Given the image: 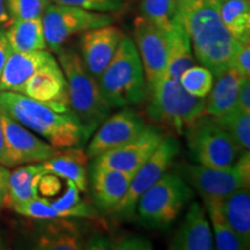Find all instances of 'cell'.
I'll use <instances>...</instances> for the list:
<instances>
[{
	"label": "cell",
	"instance_id": "obj_1",
	"mask_svg": "<svg viewBox=\"0 0 250 250\" xmlns=\"http://www.w3.org/2000/svg\"><path fill=\"white\" fill-rule=\"evenodd\" d=\"M177 6L196 61L219 77L241 46L221 21L219 0H177Z\"/></svg>",
	"mask_w": 250,
	"mask_h": 250
},
{
	"label": "cell",
	"instance_id": "obj_2",
	"mask_svg": "<svg viewBox=\"0 0 250 250\" xmlns=\"http://www.w3.org/2000/svg\"><path fill=\"white\" fill-rule=\"evenodd\" d=\"M0 111L33 131L56 149L83 147L88 142L73 115L55 111L21 93L0 90Z\"/></svg>",
	"mask_w": 250,
	"mask_h": 250
},
{
	"label": "cell",
	"instance_id": "obj_3",
	"mask_svg": "<svg viewBox=\"0 0 250 250\" xmlns=\"http://www.w3.org/2000/svg\"><path fill=\"white\" fill-rule=\"evenodd\" d=\"M56 54L67 81L71 112L89 139L94 131L110 115L111 108L102 96L98 80L83 65L77 50L64 45Z\"/></svg>",
	"mask_w": 250,
	"mask_h": 250
},
{
	"label": "cell",
	"instance_id": "obj_4",
	"mask_svg": "<svg viewBox=\"0 0 250 250\" xmlns=\"http://www.w3.org/2000/svg\"><path fill=\"white\" fill-rule=\"evenodd\" d=\"M98 83L102 96L111 109L132 107L145 99L146 80L143 65L130 36H123Z\"/></svg>",
	"mask_w": 250,
	"mask_h": 250
},
{
	"label": "cell",
	"instance_id": "obj_5",
	"mask_svg": "<svg viewBox=\"0 0 250 250\" xmlns=\"http://www.w3.org/2000/svg\"><path fill=\"white\" fill-rule=\"evenodd\" d=\"M147 95L146 111L149 120L179 136L204 115L205 99L189 94L179 80L166 74Z\"/></svg>",
	"mask_w": 250,
	"mask_h": 250
},
{
	"label": "cell",
	"instance_id": "obj_6",
	"mask_svg": "<svg viewBox=\"0 0 250 250\" xmlns=\"http://www.w3.org/2000/svg\"><path fill=\"white\" fill-rule=\"evenodd\" d=\"M192 188L177 173H165L136 206L139 224L151 229H167L193 198Z\"/></svg>",
	"mask_w": 250,
	"mask_h": 250
},
{
	"label": "cell",
	"instance_id": "obj_7",
	"mask_svg": "<svg viewBox=\"0 0 250 250\" xmlns=\"http://www.w3.org/2000/svg\"><path fill=\"white\" fill-rule=\"evenodd\" d=\"M184 134L190 158L204 167L230 168L242 153L227 131L208 115L193 122Z\"/></svg>",
	"mask_w": 250,
	"mask_h": 250
},
{
	"label": "cell",
	"instance_id": "obj_8",
	"mask_svg": "<svg viewBox=\"0 0 250 250\" xmlns=\"http://www.w3.org/2000/svg\"><path fill=\"white\" fill-rule=\"evenodd\" d=\"M179 175L187 181L190 187L196 189L206 199H223L241 188H249L250 181V154L242 152L230 168L204 167L202 165L184 164L179 166Z\"/></svg>",
	"mask_w": 250,
	"mask_h": 250
},
{
	"label": "cell",
	"instance_id": "obj_9",
	"mask_svg": "<svg viewBox=\"0 0 250 250\" xmlns=\"http://www.w3.org/2000/svg\"><path fill=\"white\" fill-rule=\"evenodd\" d=\"M43 29L46 45L57 52L71 37L87 30L115 22L111 13H102L83 9L76 6L59 5L52 2L42 15Z\"/></svg>",
	"mask_w": 250,
	"mask_h": 250
},
{
	"label": "cell",
	"instance_id": "obj_10",
	"mask_svg": "<svg viewBox=\"0 0 250 250\" xmlns=\"http://www.w3.org/2000/svg\"><path fill=\"white\" fill-rule=\"evenodd\" d=\"M180 153V143L175 137L164 136L160 144L148 160L136 171L129 189L122 201L110 211L116 219H130L136 214L139 198L158 181L174 164Z\"/></svg>",
	"mask_w": 250,
	"mask_h": 250
},
{
	"label": "cell",
	"instance_id": "obj_11",
	"mask_svg": "<svg viewBox=\"0 0 250 250\" xmlns=\"http://www.w3.org/2000/svg\"><path fill=\"white\" fill-rule=\"evenodd\" d=\"M133 42L143 65L147 93L161 80L167 68V34L159 29L143 15H139L133 21Z\"/></svg>",
	"mask_w": 250,
	"mask_h": 250
},
{
	"label": "cell",
	"instance_id": "obj_12",
	"mask_svg": "<svg viewBox=\"0 0 250 250\" xmlns=\"http://www.w3.org/2000/svg\"><path fill=\"white\" fill-rule=\"evenodd\" d=\"M0 122L4 131L7 167L40 164L52 158L58 152L48 142L1 111Z\"/></svg>",
	"mask_w": 250,
	"mask_h": 250
},
{
	"label": "cell",
	"instance_id": "obj_13",
	"mask_svg": "<svg viewBox=\"0 0 250 250\" xmlns=\"http://www.w3.org/2000/svg\"><path fill=\"white\" fill-rule=\"evenodd\" d=\"M147 126L143 117L130 107L108 116L87 142L89 160L136 139Z\"/></svg>",
	"mask_w": 250,
	"mask_h": 250
},
{
	"label": "cell",
	"instance_id": "obj_14",
	"mask_svg": "<svg viewBox=\"0 0 250 250\" xmlns=\"http://www.w3.org/2000/svg\"><path fill=\"white\" fill-rule=\"evenodd\" d=\"M164 136V132L158 127L147 126L136 139L92 159L89 166L134 175L148 160Z\"/></svg>",
	"mask_w": 250,
	"mask_h": 250
},
{
	"label": "cell",
	"instance_id": "obj_15",
	"mask_svg": "<svg viewBox=\"0 0 250 250\" xmlns=\"http://www.w3.org/2000/svg\"><path fill=\"white\" fill-rule=\"evenodd\" d=\"M21 94L48 105L57 112L72 114L66 78L56 58L37 70L27 80Z\"/></svg>",
	"mask_w": 250,
	"mask_h": 250
},
{
	"label": "cell",
	"instance_id": "obj_16",
	"mask_svg": "<svg viewBox=\"0 0 250 250\" xmlns=\"http://www.w3.org/2000/svg\"><path fill=\"white\" fill-rule=\"evenodd\" d=\"M124 34L114 24H108L81 34L79 55L87 70L99 80L111 62Z\"/></svg>",
	"mask_w": 250,
	"mask_h": 250
},
{
	"label": "cell",
	"instance_id": "obj_17",
	"mask_svg": "<svg viewBox=\"0 0 250 250\" xmlns=\"http://www.w3.org/2000/svg\"><path fill=\"white\" fill-rule=\"evenodd\" d=\"M170 250H212L213 234L206 211L198 202L188 208L180 227L171 237Z\"/></svg>",
	"mask_w": 250,
	"mask_h": 250
},
{
	"label": "cell",
	"instance_id": "obj_18",
	"mask_svg": "<svg viewBox=\"0 0 250 250\" xmlns=\"http://www.w3.org/2000/svg\"><path fill=\"white\" fill-rule=\"evenodd\" d=\"M88 175L94 204L99 211L104 213H110L122 201L133 177V174L92 166L88 167Z\"/></svg>",
	"mask_w": 250,
	"mask_h": 250
},
{
	"label": "cell",
	"instance_id": "obj_19",
	"mask_svg": "<svg viewBox=\"0 0 250 250\" xmlns=\"http://www.w3.org/2000/svg\"><path fill=\"white\" fill-rule=\"evenodd\" d=\"M54 58L46 50L29 52L12 51L0 77V90L21 93L27 80Z\"/></svg>",
	"mask_w": 250,
	"mask_h": 250
},
{
	"label": "cell",
	"instance_id": "obj_20",
	"mask_svg": "<svg viewBox=\"0 0 250 250\" xmlns=\"http://www.w3.org/2000/svg\"><path fill=\"white\" fill-rule=\"evenodd\" d=\"M88 155L81 147H71L58 149L56 155L42 162L46 174H54L62 179L72 181L79 191L87 192L88 177H87V164Z\"/></svg>",
	"mask_w": 250,
	"mask_h": 250
},
{
	"label": "cell",
	"instance_id": "obj_21",
	"mask_svg": "<svg viewBox=\"0 0 250 250\" xmlns=\"http://www.w3.org/2000/svg\"><path fill=\"white\" fill-rule=\"evenodd\" d=\"M215 79L214 86L205 99L204 108V115L212 117L221 116L236 107L240 87L248 78H243L234 68L228 67Z\"/></svg>",
	"mask_w": 250,
	"mask_h": 250
},
{
	"label": "cell",
	"instance_id": "obj_22",
	"mask_svg": "<svg viewBox=\"0 0 250 250\" xmlns=\"http://www.w3.org/2000/svg\"><path fill=\"white\" fill-rule=\"evenodd\" d=\"M218 201V199H217ZM221 214L247 246L250 245L249 188H241L218 201Z\"/></svg>",
	"mask_w": 250,
	"mask_h": 250
},
{
	"label": "cell",
	"instance_id": "obj_23",
	"mask_svg": "<svg viewBox=\"0 0 250 250\" xmlns=\"http://www.w3.org/2000/svg\"><path fill=\"white\" fill-rule=\"evenodd\" d=\"M46 171L42 162L21 165L9 173L6 206L23 203L39 197V183Z\"/></svg>",
	"mask_w": 250,
	"mask_h": 250
},
{
	"label": "cell",
	"instance_id": "obj_24",
	"mask_svg": "<svg viewBox=\"0 0 250 250\" xmlns=\"http://www.w3.org/2000/svg\"><path fill=\"white\" fill-rule=\"evenodd\" d=\"M9 22L6 36L12 51L29 52L48 49L42 19L13 20Z\"/></svg>",
	"mask_w": 250,
	"mask_h": 250
},
{
	"label": "cell",
	"instance_id": "obj_25",
	"mask_svg": "<svg viewBox=\"0 0 250 250\" xmlns=\"http://www.w3.org/2000/svg\"><path fill=\"white\" fill-rule=\"evenodd\" d=\"M167 39L168 62L165 74L173 79L179 80L182 72L193 66L196 62L191 42H190L182 21L170 33L167 34Z\"/></svg>",
	"mask_w": 250,
	"mask_h": 250
},
{
	"label": "cell",
	"instance_id": "obj_26",
	"mask_svg": "<svg viewBox=\"0 0 250 250\" xmlns=\"http://www.w3.org/2000/svg\"><path fill=\"white\" fill-rule=\"evenodd\" d=\"M219 14L229 34L241 44L250 43L249 0L219 1Z\"/></svg>",
	"mask_w": 250,
	"mask_h": 250
},
{
	"label": "cell",
	"instance_id": "obj_27",
	"mask_svg": "<svg viewBox=\"0 0 250 250\" xmlns=\"http://www.w3.org/2000/svg\"><path fill=\"white\" fill-rule=\"evenodd\" d=\"M45 233L41 234L37 239L36 249L42 250H78L83 249L85 242L76 225L61 221L48 226Z\"/></svg>",
	"mask_w": 250,
	"mask_h": 250
},
{
	"label": "cell",
	"instance_id": "obj_28",
	"mask_svg": "<svg viewBox=\"0 0 250 250\" xmlns=\"http://www.w3.org/2000/svg\"><path fill=\"white\" fill-rule=\"evenodd\" d=\"M206 212L210 219L211 228L213 229V237L215 240V248L218 250H245L249 249L242 241L241 237L234 232L227 221L221 214L217 199H206L204 201Z\"/></svg>",
	"mask_w": 250,
	"mask_h": 250
},
{
	"label": "cell",
	"instance_id": "obj_29",
	"mask_svg": "<svg viewBox=\"0 0 250 250\" xmlns=\"http://www.w3.org/2000/svg\"><path fill=\"white\" fill-rule=\"evenodd\" d=\"M140 12L165 34L170 33L181 23L177 0H142Z\"/></svg>",
	"mask_w": 250,
	"mask_h": 250
},
{
	"label": "cell",
	"instance_id": "obj_30",
	"mask_svg": "<svg viewBox=\"0 0 250 250\" xmlns=\"http://www.w3.org/2000/svg\"><path fill=\"white\" fill-rule=\"evenodd\" d=\"M215 122L227 131L242 152L250 148V114L236 107L221 116L213 117Z\"/></svg>",
	"mask_w": 250,
	"mask_h": 250
},
{
	"label": "cell",
	"instance_id": "obj_31",
	"mask_svg": "<svg viewBox=\"0 0 250 250\" xmlns=\"http://www.w3.org/2000/svg\"><path fill=\"white\" fill-rule=\"evenodd\" d=\"M66 181V191L56 201L49 202L50 205L61 214L62 219L95 217V210L80 198L79 189H78L76 184L72 181Z\"/></svg>",
	"mask_w": 250,
	"mask_h": 250
},
{
	"label": "cell",
	"instance_id": "obj_32",
	"mask_svg": "<svg viewBox=\"0 0 250 250\" xmlns=\"http://www.w3.org/2000/svg\"><path fill=\"white\" fill-rule=\"evenodd\" d=\"M214 77L208 67L203 65H193L182 72L179 78L181 86L197 98L205 99L211 92Z\"/></svg>",
	"mask_w": 250,
	"mask_h": 250
},
{
	"label": "cell",
	"instance_id": "obj_33",
	"mask_svg": "<svg viewBox=\"0 0 250 250\" xmlns=\"http://www.w3.org/2000/svg\"><path fill=\"white\" fill-rule=\"evenodd\" d=\"M51 4L52 0H6V8L11 21L27 20L42 18Z\"/></svg>",
	"mask_w": 250,
	"mask_h": 250
},
{
	"label": "cell",
	"instance_id": "obj_34",
	"mask_svg": "<svg viewBox=\"0 0 250 250\" xmlns=\"http://www.w3.org/2000/svg\"><path fill=\"white\" fill-rule=\"evenodd\" d=\"M9 208H13L18 214L23 215V217L27 218L37 219V220H56V219H62L61 214L50 205L48 199L42 198L40 196L23 203H15V204H12Z\"/></svg>",
	"mask_w": 250,
	"mask_h": 250
},
{
	"label": "cell",
	"instance_id": "obj_35",
	"mask_svg": "<svg viewBox=\"0 0 250 250\" xmlns=\"http://www.w3.org/2000/svg\"><path fill=\"white\" fill-rule=\"evenodd\" d=\"M130 0H52L59 5L76 6L83 9L102 13H116L126 7Z\"/></svg>",
	"mask_w": 250,
	"mask_h": 250
},
{
	"label": "cell",
	"instance_id": "obj_36",
	"mask_svg": "<svg viewBox=\"0 0 250 250\" xmlns=\"http://www.w3.org/2000/svg\"><path fill=\"white\" fill-rule=\"evenodd\" d=\"M111 249L117 250H151L153 249L152 242L148 239L140 235H123L118 237L116 241H112Z\"/></svg>",
	"mask_w": 250,
	"mask_h": 250
},
{
	"label": "cell",
	"instance_id": "obj_37",
	"mask_svg": "<svg viewBox=\"0 0 250 250\" xmlns=\"http://www.w3.org/2000/svg\"><path fill=\"white\" fill-rule=\"evenodd\" d=\"M230 67L241 74L243 78L250 77V43L241 44L236 55L234 56Z\"/></svg>",
	"mask_w": 250,
	"mask_h": 250
},
{
	"label": "cell",
	"instance_id": "obj_38",
	"mask_svg": "<svg viewBox=\"0 0 250 250\" xmlns=\"http://www.w3.org/2000/svg\"><path fill=\"white\" fill-rule=\"evenodd\" d=\"M61 189V182L58 181V176L54 174L43 175L39 183V190L45 195L52 196Z\"/></svg>",
	"mask_w": 250,
	"mask_h": 250
},
{
	"label": "cell",
	"instance_id": "obj_39",
	"mask_svg": "<svg viewBox=\"0 0 250 250\" xmlns=\"http://www.w3.org/2000/svg\"><path fill=\"white\" fill-rule=\"evenodd\" d=\"M236 108L247 114H250V80L245 79L242 81L241 87L239 90V96H237Z\"/></svg>",
	"mask_w": 250,
	"mask_h": 250
},
{
	"label": "cell",
	"instance_id": "obj_40",
	"mask_svg": "<svg viewBox=\"0 0 250 250\" xmlns=\"http://www.w3.org/2000/svg\"><path fill=\"white\" fill-rule=\"evenodd\" d=\"M11 170L5 165L0 164V208L6 206L8 195V179Z\"/></svg>",
	"mask_w": 250,
	"mask_h": 250
},
{
	"label": "cell",
	"instance_id": "obj_41",
	"mask_svg": "<svg viewBox=\"0 0 250 250\" xmlns=\"http://www.w3.org/2000/svg\"><path fill=\"white\" fill-rule=\"evenodd\" d=\"M11 52L12 49L9 46L7 36H6V30L0 27V77H1L2 70H4V66Z\"/></svg>",
	"mask_w": 250,
	"mask_h": 250
},
{
	"label": "cell",
	"instance_id": "obj_42",
	"mask_svg": "<svg viewBox=\"0 0 250 250\" xmlns=\"http://www.w3.org/2000/svg\"><path fill=\"white\" fill-rule=\"evenodd\" d=\"M112 241L108 239L107 236L103 235H94L89 239V241L85 243L83 249H92V250H103V249H111Z\"/></svg>",
	"mask_w": 250,
	"mask_h": 250
},
{
	"label": "cell",
	"instance_id": "obj_43",
	"mask_svg": "<svg viewBox=\"0 0 250 250\" xmlns=\"http://www.w3.org/2000/svg\"><path fill=\"white\" fill-rule=\"evenodd\" d=\"M11 19H9L7 8H6V0H0V26L2 24H8Z\"/></svg>",
	"mask_w": 250,
	"mask_h": 250
},
{
	"label": "cell",
	"instance_id": "obj_44",
	"mask_svg": "<svg viewBox=\"0 0 250 250\" xmlns=\"http://www.w3.org/2000/svg\"><path fill=\"white\" fill-rule=\"evenodd\" d=\"M0 164L6 166V149H5V139L4 131H2V125L0 122ZM7 167V166H6Z\"/></svg>",
	"mask_w": 250,
	"mask_h": 250
},
{
	"label": "cell",
	"instance_id": "obj_45",
	"mask_svg": "<svg viewBox=\"0 0 250 250\" xmlns=\"http://www.w3.org/2000/svg\"><path fill=\"white\" fill-rule=\"evenodd\" d=\"M5 246H4V241H2V236L1 234H0V249H4Z\"/></svg>",
	"mask_w": 250,
	"mask_h": 250
},
{
	"label": "cell",
	"instance_id": "obj_46",
	"mask_svg": "<svg viewBox=\"0 0 250 250\" xmlns=\"http://www.w3.org/2000/svg\"><path fill=\"white\" fill-rule=\"evenodd\" d=\"M219 1H223V0H219Z\"/></svg>",
	"mask_w": 250,
	"mask_h": 250
}]
</instances>
